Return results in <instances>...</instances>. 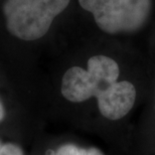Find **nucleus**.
<instances>
[{
  "label": "nucleus",
  "mask_w": 155,
  "mask_h": 155,
  "mask_svg": "<svg viewBox=\"0 0 155 155\" xmlns=\"http://www.w3.org/2000/svg\"><path fill=\"white\" fill-rule=\"evenodd\" d=\"M100 29L109 35L132 33L146 24L152 0H79Z\"/></svg>",
  "instance_id": "3"
},
{
  "label": "nucleus",
  "mask_w": 155,
  "mask_h": 155,
  "mask_svg": "<svg viewBox=\"0 0 155 155\" xmlns=\"http://www.w3.org/2000/svg\"><path fill=\"white\" fill-rule=\"evenodd\" d=\"M54 155H104L98 148H82L75 144H64L58 149Z\"/></svg>",
  "instance_id": "5"
},
{
  "label": "nucleus",
  "mask_w": 155,
  "mask_h": 155,
  "mask_svg": "<svg viewBox=\"0 0 155 155\" xmlns=\"http://www.w3.org/2000/svg\"><path fill=\"white\" fill-rule=\"evenodd\" d=\"M0 148H1V143H0Z\"/></svg>",
  "instance_id": "8"
},
{
  "label": "nucleus",
  "mask_w": 155,
  "mask_h": 155,
  "mask_svg": "<svg viewBox=\"0 0 155 155\" xmlns=\"http://www.w3.org/2000/svg\"><path fill=\"white\" fill-rule=\"evenodd\" d=\"M4 115H5V112H4V108H3L1 102H0V122L3 120V118H4Z\"/></svg>",
  "instance_id": "7"
},
{
  "label": "nucleus",
  "mask_w": 155,
  "mask_h": 155,
  "mask_svg": "<svg viewBox=\"0 0 155 155\" xmlns=\"http://www.w3.org/2000/svg\"><path fill=\"white\" fill-rule=\"evenodd\" d=\"M0 155H23V152L18 145L13 143H6L1 145Z\"/></svg>",
  "instance_id": "6"
},
{
  "label": "nucleus",
  "mask_w": 155,
  "mask_h": 155,
  "mask_svg": "<svg viewBox=\"0 0 155 155\" xmlns=\"http://www.w3.org/2000/svg\"><path fill=\"white\" fill-rule=\"evenodd\" d=\"M71 0H6L3 13L12 35L31 41L48 32L52 21L66 10Z\"/></svg>",
  "instance_id": "1"
},
{
  "label": "nucleus",
  "mask_w": 155,
  "mask_h": 155,
  "mask_svg": "<svg viewBox=\"0 0 155 155\" xmlns=\"http://www.w3.org/2000/svg\"><path fill=\"white\" fill-rule=\"evenodd\" d=\"M120 75L118 64L106 55H94L88 61V69L73 67L61 80V94L73 103L99 98L116 82Z\"/></svg>",
  "instance_id": "2"
},
{
  "label": "nucleus",
  "mask_w": 155,
  "mask_h": 155,
  "mask_svg": "<svg viewBox=\"0 0 155 155\" xmlns=\"http://www.w3.org/2000/svg\"><path fill=\"white\" fill-rule=\"evenodd\" d=\"M136 89L128 81L116 82L108 91L97 99L100 113L112 121L128 114L135 104Z\"/></svg>",
  "instance_id": "4"
}]
</instances>
